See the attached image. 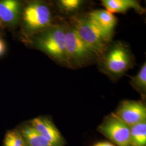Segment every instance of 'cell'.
<instances>
[{"instance_id":"8","label":"cell","mask_w":146,"mask_h":146,"mask_svg":"<svg viewBox=\"0 0 146 146\" xmlns=\"http://www.w3.org/2000/svg\"><path fill=\"white\" fill-rule=\"evenodd\" d=\"M30 125L45 137L48 141L55 146H64L65 142L58 128L49 118L38 116L29 122Z\"/></svg>"},{"instance_id":"7","label":"cell","mask_w":146,"mask_h":146,"mask_svg":"<svg viewBox=\"0 0 146 146\" xmlns=\"http://www.w3.org/2000/svg\"><path fill=\"white\" fill-rule=\"evenodd\" d=\"M114 113L129 127L146 121V106L139 101H122Z\"/></svg>"},{"instance_id":"2","label":"cell","mask_w":146,"mask_h":146,"mask_svg":"<svg viewBox=\"0 0 146 146\" xmlns=\"http://www.w3.org/2000/svg\"><path fill=\"white\" fill-rule=\"evenodd\" d=\"M66 28L61 25L52 26L35 39V45L58 62L66 64L65 39Z\"/></svg>"},{"instance_id":"9","label":"cell","mask_w":146,"mask_h":146,"mask_svg":"<svg viewBox=\"0 0 146 146\" xmlns=\"http://www.w3.org/2000/svg\"><path fill=\"white\" fill-rule=\"evenodd\" d=\"M87 17L110 41L117 22L114 14L106 9H98L91 11Z\"/></svg>"},{"instance_id":"1","label":"cell","mask_w":146,"mask_h":146,"mask_svg":"<svg viewBox=\"0 0 146 146\" xmlns=\"http://www.w3.org/2000/svg\"><path fill=\"white\" fill-rule=\"evenodd\" d=\"M101 70L113 79L123 76L132 68L134 59L128 47L117 42L108 47L100 57Z\"/></svg>"},{"instance_id":"5","label":"cell","mask_w":146,"mask_h":146,"mask_svg":"<svg viewBox=\"0 0 146 146\" xmlns=\"http://www.w3.org/2000/svg\"><path fill=\"white\" fill-rule=\"evenodd\" d=\"M25 29L29 33L42 32L52 26V13L49 7L39 1L31 2L22 13Z\"/></svg>"},{"instance_id":"17","label":"cell","mask_w":146,"mask_h":146,"mask_svg":"<svg viewBox=\"0 0 146 146\" xmlns=\"http://www.w3.org/2000/svg\"><path fill=\"white\" fill-rule=\"evenodd\" d=\"M6 46L4 41L0 37V57L2 56L5 52Z\"/></svg>"},{"instance_id":"13","label":"cell","mask_w":146,"mask_h":146,"mask_svg":"<svg viewBox=\"0 0 146 146\" xmlns=\"http://www.w3.org/2000/svg\"><path fill=\"white\" fill-rule=\"evenodd\" d=\"M129 146H146V121L130 127Z\"/></svg>"},{"instance_id":"14","label":"cell","mask_w":146,"mask_h":146,"mask_svg":"<svg viewBox=\"0 0 146 146\" xmlns=\"http://www.w3.org/2000/svg\"><path fill=\"white\" fill-rule=\"evenodd\" d=\"M131 86L143 97H145L146 93V63H144L140 70L134 76H131Z\"/></svg>"},{"instance_id":"16","label":"cell","mask_w":146,"mask_h":146,"mask_svg":"<svg viewBox=\"0 0 146 146\" xmlns=\"http://www.w3.org/2000/svg\"><path fill=\"white\" fill-rule=\"evenodd\" d=\"M58 8L66 13H71L78 11L84 3L81 0H60L58 2Z\"/></svg>"},{"instance_id":"18","label":"cell","mask_w":146,"mask_h":146,"mask_svg":"<svg viewBox=\"0 0 146 146\" xmlns=\"http://www.w3.org/2000/svg\"><path fill=\"white\" fill-rule=\"evenodd\" d=\"M93 146H115L111 143L110 142H106V141H104V142H98L96 144H95Z\"/></svg>"},{"instance_id":"15","label":"cell","mask_w":146,"mask_h":146,"mask_svg":"<svg viewBox=\"0 0 146 146\" xmlns=\"http://www.w3.org/2000/svg\"><path fill=\"white\" fill-rule=\"evenodd\" d=\"M3 146H27V145L20 131L16 128L6 132Z\"/></svg>"},{"instance_id":"12","label":"cell","mask_w":146,"mask_h":146,"mask_svg":"<svg viewBox=\"0 0 146 146\" xmlns=\"http://www.w3.org/2000/svg\"><path fill=\"white\" fill-rule=\"evenodd\" d=\"M18 129L26 142L27 146H55L39 134L29 123L21 125Z\"/></svg>"},{"instance_id":"6","label":"cell","mask_w":146,"mask_h":146,"mask_svg":"<svg viewBox=\"0 0 146 146\" xmlns=\"http://www.w3.org/2000/svg\"><path fill=\"white\" fill-rule=\"evenodd\" d=\"M98 130L117 146H129L130 127L114 113L105 117Z\"/></svg>"},{"instance_id":"3","label":"cell","mask_w":146,"mask_h":146,"mask_svg":"<svg viewBox=\"0 0 146 146\" xmlns=\"http://www.w3.org/2000/svg\"><path fill=\"white\" fill-rule=\"evenodd\" d=\"M65 51L66 64L71 67L83 66L96 56L78 36L73 27L66 28Z\"/></svg>"},{"instance_id":"4","label":"cell","mask_w":146,"mask_h":146,"mask_svg":"<svg viewBox=\"0 0 146 146\" xmlns=\"http://www.w3.org/2000/svg\"><path fill=\"white\" fill-rule=\"evenodd\" d=\"M73 27L96 56L100 57L109 47L110 41L87 17L74 18Z\"/></svg>"},{"instance_id":"10","label":"cell","mask_w":146,"mask_h":146,"mask_svg":"<svg viewBox=\"0 0 146 146\" xmlns=\"http://www.w3.org/2000/svg\"><path fill=\"white\" fill-rule=\"evenodd\" d=\"M21 13V4L16 0L0 1V19L2 23L13 25L19 20Z\"/></svg>"},{"instance_id":"11","label":"cell","mask_w":146,"mask_h":146,"mask_svg":"<svg viewBox=\"0 0 146 146\" xmlns=\"http://www.w3.org/2000/svg\"><path fill=\"white\" fill-rule=\"evenodd\" d=\"M101 3L106 11L112 14L125 13L131 9H135L140 14L145 12L140 3L135 0H102Z\"/></svg>"},{"instance_id":"19","label":"cell","mask_w":146,"mask_h":146,"mask_svg":"<svg viewBox=\"0 0 146 146\" xmlns=\"http://www.w3.org/2000/svg\"><path fill=\"white\" fill-rule=\"evenodd\" d=\"M2 22L1 19H0V28L2 27Z\"/></svg>"}]
</instances>
